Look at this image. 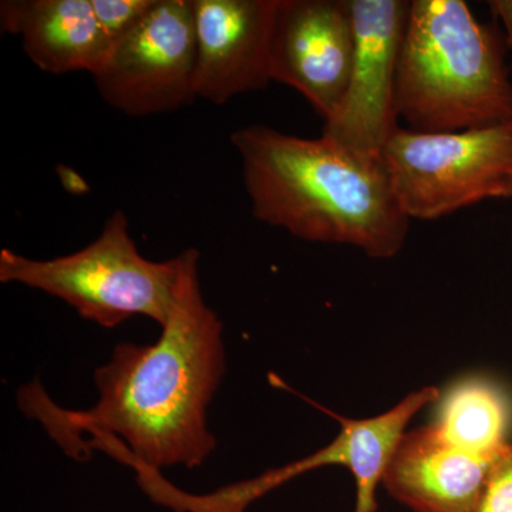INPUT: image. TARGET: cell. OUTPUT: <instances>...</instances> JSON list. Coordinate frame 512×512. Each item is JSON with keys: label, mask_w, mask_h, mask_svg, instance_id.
Returning <instances> with one entry per match:
<instances>
[{"label": "cell", "mask_w": 512, "mask_h": 512, "mask_svg": "<svg viewBox=\"0 0 512 512\" xmlns=\"http://www.w3.org/2000/svg\"><path fill=\"white\" fill-rule=\"evenodd\" d=\"M180 276L170 318L153 345L119 343L94 370L97 402L60 406L35 379L20 387V412L37 421L67 457L94 451L119 463L164 468L204 466L217 448L208 412L227 372L224 325L205 302L200 252L178 255Z\"/></svg>", "instance_id": "1"}, {"label": "cell", "mask_w": 512, "mask_h": 512, "mask_svg": "<svg viewBox=\"0 0 512 512\" xmlns=\"http://www.w3.org/2000/svg\"><path fill=\"white\" fill-rule=\"evenodd\" d=\"M231 143L256 220L303 241L362 249L370 258L402 251L410 220L382 157L265 126L239 128Z\"/></svg>", "instance_id": "2"}, {"label": "cell", "mask_w": 512, "mask_h": 512, "mask_svg": "<svg viewBox=\"0 0 512 512\" xmlns=\"http://www.w3.org/2000/svg\"><path fill=\"white\" fill-rule=\"evenodd\" d=\"M397 116L419 133L512 123L504 33L464 0H412L396 76Z\"/></svg>", "instance_id": "3"}, {"label": "cell", "mask_w": 512, "mask_h": 512, "mask_svg": "<svg viewBox=\"0 0 512 512\" xmlns=\"http://www.w3.org/2000/svg\"><path fill=\"white\" fill-rule=\"evenodd\" d=\"M180 276L178 255L168 261L138 252L123 211L111 214L96 241L74 254L33 259L9 248L0 251V282L55 296L80 318L114 329L133 316L163 328L173 309Z\"/></svg>", "instance_id": "4"}, {"label": "cell", "mask_w": 512, "mask_h": 512, "mask_svg": "<svg viewBox=\"0 0 512 512\" xmlns=\"http://www.w3.org/2000/svg\"><path fill=\"white\" fill-rule=\"evenodd\" d=\"M380 157L409 220H437L481 201L512 198V123L460 133L399 126Z\"/></svg>", "instance_id": "5"}, {"label": "cell", "mask_w": 512, "mask_h": 512, "mask_svg": "<svg viewBox=\"0 0 512 512\" xmlns=\"http://www.w3.org/2000/svg\"><path fill=\"white\" fill-rule=\"evenodd\" d=\"M197 33L192 0H156L113 43L96 73L101 99L131 117L168 113L197 99Z\"/></svg>", "instance_id": "6"}, {"label": "cell", "mask_w": 512, "mask_h": 512, "mask_svg": "<svg viewBox=\"0 0 512 512\" xmlns=\"http://www.w3.org/2000/svg\"><path fill=\"white\" fill-rule=\"evenodd\" d=\"M356 55L348 92L322 137L359 154L380 156L399 127L396 76L410 2L349 0Z\"/></svg>", "instance_id": "7"}, {"label": "cell", "mask_w": 512, "mask_h": 512, "mask_svg": "<svg viewBox=\"0 0 512 512\" xmlns=\"http://www.w3.org/2000/svg\"><path fill=\"white\" fill-rule=\"evenodd\" d=\"M355 55L349 0H278L271 79L298 90L325 121L345 99Z\"/></svg>", "instance_id": "8"}, {"label": "cell", "mask_w": 512, "mask_h": 512, "mask_svg": "<svg viewBox=\"0 0 512 512\" xmlns=\"http://www.w3.org/2000/svg\"><path fill=\"white\" fill-rule=\"evenodd\" d=\"M197 99L224 104L265 89L278 0H192Z\"/></svg>", "instance_id": "9"}, {"label": "cell", "mask_w": 512, "mask_h": 512, "mask_svg": "<svg viewBox=\"0 0 512 512\" xmlns=\"http://www.w3.org/2000/svg\"><path fill=\"white\" fill-rule=\"evenodd\" d=\"M494 458L448 443L430 424L403 434L382 485L414 512H473Z\"/></svg>", "instance_id": "10"}, {"label": "cell", "mask_w": 512, "mask_h": 512, "mask_svg": "<svg viewBox=\"0 0 512 512\" xmlns=\"http://www.w3.org/2000/svg\"><path fill=\"white\" fill-rule=\"evenodd\" d=\"M0 23L6 33L20 36L36 67L56 76H93L111 49L92 0H6L0 3Z\"/></svg>", "instance_id": "11"}, {"label": "cell", "mask_w": 512, "mask_h": 512, "mask_svg": "<svg viewBox=\"0 0 512 512\" xmlns=\"http://www.w3.org/2000/svg\"><path fill=\"white\" fill-rule=\"evenodd\" d=\"M431 426L458 448L494 458L510 443L512 400L500 384L470 376L441 394Z\"/></svg>", "instance_id": "12"}, {"label": "cell", "mask_w": 512, "mask_h": 512, "mask_svg": "<svg viewBox=\"0 0 512 512\" xmlns=\"http://www.w3.org/2000/svg\"><path fill=\"white\" fill-rule=\"evenodd\" d=\"M441 392L436 386L421 387L407 394L396 406L369 419H349L322 409L339 421L340 431L349 444L348 470L355 478V512H376V493L382 485L384 471L407 426L424 407L439 402Z\"/></svg>", "instance_id": "13"}, {"label": "cell", "mask_w": 512, "mask_h": 512, "mask_svg": "<svg viewBox=\"0 0 512 512\" xmlns=\"http://www.w3.org/2000/svg\"><path fill=\"white\" fill-rule=\"evenodd\" d=\"M156 0H92L94 15L111 46L141 22Z\"/></svg>", "instance_id": "14"}, {"label": "cell", "mask_w": 512, "mask_h": 512, "mask_svg": "<svg viewBox=\"0 0 512 512\" xmlns=\"http://www.w3.org/2000/svg\"><path fill=\"white\" fill-rule=\"evenodd\" d=\"M473 512H512V441L494 458Z\"/></svg>", "instance_id": "15"}, {"label": "cell", "mask_w": 512, "mask_h": 512, "mask_svg": "<svg viewBox=\"0 0 512 512\" xmlns=\"http://www.w3.org/2000/svg\"><path fill=\"white\" fill-rule=\"evenodd\" d=\"M488 6L493 10L495 16L501 20L504 26L505 45L507 52L510 53L511 63V79H512V0H493L488 2Z\"/></svg>", "instance_id": "16"}]
</instances>
